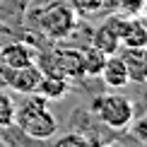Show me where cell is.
Returning a JSON list of instances; mask_svg holds the SVG:
<instances>
[{
    "mask_svg": "<svg viewBox=\"0 0 147 147\" xmlns=\"http://www.w3.org/2000/svg\"><path fill=\"white\" fill-rule=\"evenodd\" d=\"M142 15H147V3H145V12H142Z\"/></svg>",
    "mask_w": 147,
    "mask_h": 147,
    "instance_id": "18",
    "label": "cell"
},
{
    "mask_svg": "<svg viewBox=\"0 0 147 147\" xmlns=\"http://www.w3.org/2000/svg\"><path fill=\"white\" fill-rule=\"evenodd\" d=\"M99 77L104 80V84H106L109 89H123V87H128V82H130L128 68H125L123 58H121L118 53H111V56H106V63H104V68H101V72H99Z\"/></svg>",
    "mask_w": 147,
    "mask_h": 147,
    "instance_id": "9",
    "label": "cell"
},
{
    "mask_svg": "<svg viewBox=\"0 0 147 147\" xmlns=\"http://www.w3.org/2000/svg\"><path fill=\"white\" fill-rule=\"evenodd\" d=\"M111 22H113L116 32H118L121 46H145L147 44V24L142 22V15L125 17V15L113 12Z\"/></svg>",
    "mask_w": 147,
    "mask_h": 147,
    "instance_id": "5",
    "label": "cell"
},
{
    "mask_svg": "<svg viewBox=\"0 0 147 147\" xmlns=\"http://www.w3.org/2000/svg\"><path fill=\"white\" fill-rule=\"evenodd\" d=\"M41 68L36 63H29V65H22V68H15V70H7V84L15 92L20 94H34L36 87H39V80H41Z\"/></svg>",
    "mask_w": 147,
    "mask_h": 147,
    "instance_id": "7",
    "label": "cell"
},
{
    "mask_svg": "<svg viewBox=\"0 0 147 147\" xmlns=\"http://www.w3.org/2000/svg\"><path fill=\"white\" fill-rule=\"evenodd\" d=\"M145 48H147V44H145Z\"/></svg>",
    "mask_w": 147,
    "mask_h": 147,
    "instance_id": "19",
    "label": "cell"
},
{
    "mask_svg": "<svg viewBox=\"0 0 147 147\" xmlns=\"http://www.w3.org/2000/svg\"><path fill=\"white\" fill-rule=\"evenodd\" d=\"M128 128H130L133 138H135L138 142L147 145V113H145V116H140V118H133Z\"/></svg>",
    "mask_w": 147,
    "mask_h": 147,
    "instance_id": "17",
    "label": "cell"
},
{
    "mask_svg": "<svg viewBox=\"0 0 147 147\" xmlns=\"http://www.w3.org/2000/svg\"><path fill=\"white\" fill-rule=\"evenodd\" d=\"M118 56L123 58L130 82H147V48L145 46H121Z\"/></svg>",
    "mask_w": 147,
    "mask_h": 147,
    "instance_id": "8",
    "label": "cell"
},
{
    "mask_svg": "<svg viewBox=\"0 0 147 147\" xmlns=\"http://www.w3.org/2000/svg\"><path fill=\"white\" fill-rule=\"evenodd\" d=\"M36 48L24 44V41H12V44H5L0 48V65H3V72L5 70H15V68H22V65H29V63H36Z\"/></svg>",
    "mask_w": 147,
    "mask_h": 147,
    "instance_id": "6",
    "label": "cell"
},
{
    "mask_svg": "<svg viewBox=\"0 0 147 147\" xmlns=\"http://www.w3.org/2000/svg\"><path fill=\"white\" fill-rule=\"evenodd\" d=\"M20 106H15V125L32 140H51L58 133V121L41 94H24Z\"/></svg>",
    "mask_w": 147,
    "mask_h": 147,
    "instance_id": "1",
    "label": "cell"
},
{
    "mask_svg": "<svg viewBox=\"0 0 147 147\" xmlns=\"http://www.w3.org/2000/svg\"><path fill=\"white\" fill-rule=\"evenodd\" d=\"M145 3L147 0H111L113 10L118 15H125V17H138L145 12Z\"/></svg>",
    "mask_w": 147,
    "mask_h": 147,
    "instance_id": "14",
    "label": "cell"
},
{
    "mask_svg": "<svg viewBox=\"0 0 147 147\" xmlns=\"http://www.w3.org/2000/svg\"><path fill=\"white\" fill-rule=\"evenodd\" d=\"M15 106L12 96L5 89H0V128H10L15 125Z\"/></svg>",
    "mask_w": 147,
    "mask_h": 147,
    "instance_id": "13",
    "label": "cell"
},
{
    "mask_svg": "<svg viewBox=\"0 0 147 147\" xmlns=\"http://www.w3.org/2000/svg\"><path fill=\"white\" fill-rule=\"evenodd\" d=\"M82 51V65H84V75L89 77H99V72L104 68V63H106V53L99 51L96 46H87V48H80Z\"/></svg>",
    "mask_w": 147,
    "mask_h": 147,
    "instance_id": "12",
    "label": "cell"
},
{
    "mask_svg": "<svg viewBox=\"0 0 147 147\" xmlns=\"http://www.w3.org/2000/svg\"><path fill=\"white\" fill-rule=\"evenodd\" d=\"M92 46H96L99 51H104L106 56H111V53H118L121 48V39H118V32H116L113 22H111V15L104 20L99 27L92 32Z\"/></svg>",
    "mask_w": 147,
    "mask_h": 147,
    "instance_id": "10",
    "label": "cell"
},
{
    "mask_svg": "<svg viewBox=\"0 0 147 147\" xmlns=\"http://www.w3.org/2000/svg\"><path fill=\"white\" fill-rule=\"evenodd\" d=\"M89 142L92 140L87 135H82V133H68V135L56 140V147H87Z\"/></svg>",
    "mask_w": 147,
    "mask_h": 147,
    "instance_id": "16",
    "label": "cell"
},
{
    "mask_svg": "<svg viewBox=\"0 0 147 147\" xmlns=\"http://www.w3.org/2000/svg\"><path fill=\"white\" fill-rule=\"evenodd\" d=\"M36 65L41 68V72L46 75H60L65 80H80L84 77V65H82V51L80 48H68V46H58L51 48L48 53L36 56Z\"/></svg>",
    "mask_w": 147,
    "mask_h": 147,
    "instance_id": "3",
    "label": "cell"
},
{
    "mask_svg": "<svg viewBox=\"0 0 147 147\" xmlns=\"http://www.w3.org/2000/svg\"><path fill=\"white\" fill-rule=\"evenodd\" d=\"M109 3H111V0H70L72 10H75L77 15H84V17L101 12V10L109 5Z\"/></svg>",
    "mask_w": 147,
    "mask_h": 147,
    "instance_id": "15",
    "label": "cell"
},
{
    "mask_svg": "<svg viewBox=\"0 0 147 147\" xmlns=\"http://www.w3.org/2000/svg\"><path fill=\"white\" fill-rule=\"evenodd\" d=\"M70 92V80L60 77V75H41L39 87H36V94H41L46 101H58L63 96H68Z\"/></svg>",
    "mask_w": 147,
    "mask_h": 147,
    "instance_id": "11",
    "label": "cell"
},
{
    "mask_svg": "<svg viewBox=\"0 0 147 147\" xmlns=\"http://www.w3.org/2000/svg\"><path fill=\"white\" fill-rule=\"evenodd\" d=\"M36 27L39 32L48 36L51 41H60L70 36L77 27V12L70 3H51L36 15Z\"/></svg>",
    "mask_w": 147,
    "mask_h": 147,
    "instance_id": "4",
    "label": "cell"
},
{
    "mask_svg": "<svg viewBox=\"0 0 147 147\" xmlns=\"http://www.w3.org/2000/svg\"><path fill=\"white\" fill-rule=\"evenodd\" d=\"M89 111L96 116L99 123H104L111 130H125L130 125V121L135 118L133 101L118 92H106V94L94 96L89 104Z\"/></svg>",
    "mask_w": 147,
    "mask_h": 147,
    "instance_id": "2",
    "label": "cell"
}]
</instances>
